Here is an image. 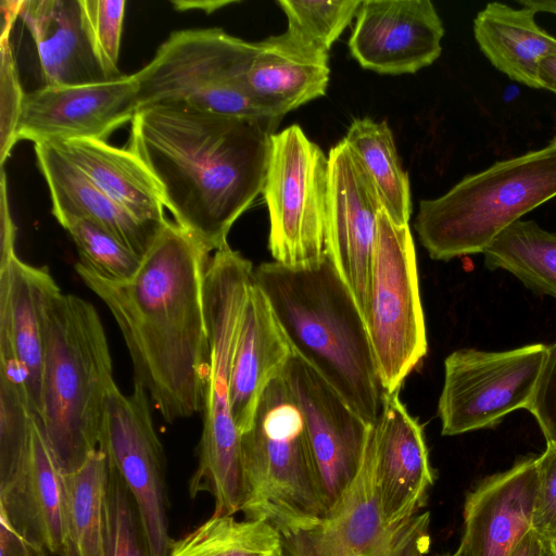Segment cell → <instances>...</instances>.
I'll list each match as a JSON object with an SVG mask.
<instances>
[{
  "label": "cell",
  "mask_w": 556,
  "mask_h": 556,
  "mask_svg": "<svg viewBox=\"0 0 556 556\" xmlns=\"http://www.w3.org/2000/svg\"><path fill=\"white\" fill-rule=\"evenodd\" d=\"M255 51L256 42L220 28L174 31L153 59L135 73L138 110L162 102H185L260 122L275 132L281 119L255 100L244 81Z\"/></svg>",
  "instance_id": "obj_8"
},
{
  "label": "cell",
  "mask_w": 556,
  "mask_h": 556,
  "mask_svg": "<svg viewBox=\"0 0 556 556\" xmlns=\"http://www.w3.org/2000/svg\"><path fill=\"white\" fill-rule=\"evenodd\" d=\"M365 321L382 386L387 394L399 392L427 354L428 343L410 228L395 224L383 207Z\"/></svg>",
  "instance_id": "obj_9"
},
{
  "label": "cell",
  "mask_w": 556,
  "mask_h": 556,
  "mask_svg": "<svg viewBox=\"0 0 556 556\" xmlns=\"http://www.w3.org/2000/svg\"><path fill=\"white\" fill-rule=\"evenodd\" d=\"M517 3L536 13L545 12L556 15V0H518Z\"/></svg>",
  "instance_id": "obj_45"
},
{
  "label": "cell",
  "mask_w": 556,
  "mask_h": 556,
  "mask_svg": "<svg viewBox=\"0 0 556 556\" xmlns=\"http://www.w3.org/2000/svg\"><path fill=\"white\" fill-rule=\"evenodd\" d=\"M109 460L96 450L76 470L63 473L64 547L60 556H98Z\"/></svg>",
  "instance_id": "obj_28"
},
{
  "label": "cell",
  "mask_w": 556,
  "mask_h": 556,
  "mask_svg": "<svg viewBox=\"0 0 556 556\" xmlns=\"http://www.w3.org/2000/svg\"><path fill=\"white\" fill-rule=\"evenodd\" d=\"M236 1L231 0H176L173 1V5L176 8V10L179 11H187V10H201L205 13H212L225 5L231 4Z\"/></svg>",
  "instance_id": "obj_43"
},
{
  "label": "cell",
  "mask_w": 556,
  "mask_h": 556,
  "mask_svg": "<svg viewBox=\"0 0 556 556\" xmlns=\"http://www.w3.org/2000/svg\"><path fill=\"white\" fill-rule=\"evenodd\" d=\"M542 89L556 93V55L544 59L539 68Z\"/></svg>",
  "instance_id": "obj_44"
},
{
  "label": "cell",
  "mask_w": 556,
  "mask_h": 556,
  "mask_svg": "<svg viewBox=\"0 0 556 556\" xmlns=\"http://www.w3.org/2000/svg\"><path fill=\"white\" fill-rule=\"evenodd\" d=\"M18 17L35 41L43 86L99 84L124 76L101 59L83 0H22Z\"/></svg>",
  "instance_id": "obj_22"
},
{
  "label": "cell",
  "mask_w": 556,
  "mask_h": 556,
  "mask_svg": "<svg viewBox=\"0 0 556 556\" xmlns=\"http://www.w3.org/2000/svg\"><path fill=\"white\" fill-rule=\"evenodd\" d=\"M435 556H452V554L435 555Z\"/></svg>",
  "instance_id": "obj_47"
},
{
  "label": "cell",
  "mask_w": 556,
  "mask_h": 556,
  "mask_svg": "<svg viewBox=\"0 0 556 556\" xmlns=\"http://www.w3.org/2000/svg\"><path fill=\"white\" fill-rule=\"evenodd\" d=\"M0 50V163L3 167L4 161L17 142L16 128L25 93L20 84L16 63L10 45V35L1 36Z\"/></svg>",
  "instance_id": "obj_37"
},
{
  "label": "cell",
  "mask_w": 556,
  "mask_h": 556,
  "mask_svg": "<svg viewBox=\"0 0 556 556\" xmlns=\"http://www.w3.org/2000/svg\"><path fill=\"white\" fill-rule=\"evenodd\" d=\"M482 254L486 268L505 270L532 292L556 299V233L520 219Z\"/></svg>",
  "instance_id": "obj_30"
},
{
  "label": "cell",
  "mask_w": 556,
  "mask_h": 556,
  "mask_svg": "<svg viewBox=\"0 0 556 556\" xmlns=\"http://www.w3.org/2000/svg\"><path fill=\"white\" fill-rule=\"evenodd\" d=\"M38 166L52 202V213L62 226L77 218L92 220L130 250L144 256L163 227L144 224L99 189L52 142L35 143Z\"/></svg>",
  "instance_id": "obj_25"
},
{
  "label": "cell",
  "mask_w": 556,
  "mask_h": 556,
  "mask_svg": "<svg viewBox=\"0 0 556 556\" xmlns=\"http://www.w3.org/2000/svg\"><path fill=\"white\" fill-rule=\"evenodd\" d=\"M328 160L327 255L366 319L382 204L366 169L344 139L330 149Z\"/></svg>",
  "instance_id": "obj_15"
},
{
  "label": "cell",
  "mask_w": 556,
  "mask_h": 556,
  "mask_svg": "<svg viewBox=\"0 0 556 556\" xmlns=\"http://www.w3.org/2000/svg\"><path fill=\"white\" fill-rule=\"evenodd\" d=\"M59 286L47 267L16 254L0 262V356L15 361L33 415H41L45 313Z\"/></svg>",
  "instance_id": "obj_21"
},
{
  "label": "cell",
  "mask_w": 556,
  "mask_h": 556,
  "mask_svg": "<svg viewBox=\"0 0 556 556\" xmlns=\"http://www.w3.org/2000/svg\"><path fill=\"white\" fill-rule=\"evenodd\" d=\"M329 160L302 128L270 137L263 197L269 213L268 249L275 262L302 267L327 256Z\"/></svg>",
  "instance_id": "obj_10"
},
{
  "label": "cell",
  "mask_w": 556,
  "mask_h": 556,
  "mask_svg": "<svg viewBox=\"0 0 556 556\" xmlns=\"http://www.w3.org/2000/svg\"><path fill=\"white\" fill-rule=\"evenodd\" d=\"M281 540L282 556H429L430 513L399 522L384 518L367 441L361 471L339 503L324 518L281 533Z\"/></svg>",
  "instance_id": "obj_11"
},
{
  "label": "cell",
  "mask_w": 556,
  "mask_h": 556,
  "mask_svg": "<svg viewBox=\"0 0 556 556\" xmlns=\"http://www.w3.org/2000/svg\"><path fill=\"white\" fill-rule=\"evenodd\" d=\"M526 409L534 416L546 444L556 445V341L547 345L534 392Z\"/></svg>",
  "instance_id": "obj_39"
},
{
  "label": "cell",
  "mask_w": 556,
  "mask_h": 556,
  "mask_svg": "<svg viewBox=\"0 0 556 556\" xmlns=\"http://www.w3.org/2000/svg\"><path fill=\"white\" fill-rule=\"evenodd\" d=\"M34 417L22 378L14 371L0 369V480L23 455Z\"/></svg>",
  "instance_id": "obj_35"
},
{
  "label": "cell",
  "mask_w": 556,
  "mask_h": 556,
  "mask_svg": "<svg viewBox=\"0 0 556 556\" xmlns=\"http://www.w3.org/2000/svg\"><path fill=\"white\" fill-rule=\"evenodd\" d=\"M211 254L168 219L126 281L102 279L75 264L122 332L134 383L144 388L169 424L203 409L210 364L203 289Z\"/></svg>",
  "instance_id": "obj_1"
},
{
  "label": "cell",
  "mask_w": 556,
  "mask_h": 556,
  "mask_svg": "<svg viewBox=\"0 0 556 556\" xmlns=\"http://www.w3.org/2000/svg\"><path fill=\"white\" fill-rule=\"evenodd\" d=\"M554 198L556 138L464 177L439 198L420 201L415 230L433 260L479 254L506 228Z\"/></svg>",
  "instance_id": "obj_6"
},
{
  "label": "cell",
  "mask_w": 556,
  "mask_h": 556,
  "mask_svg": "<svg viewBox=\"0 0 556 556\" xmlns=\"http://www.w3.org/2000/svg\"><path fill=\"white\" fill-rule=\"evenodd\" d=\"M87 23L94 46L105 63L115 74L123 75L117 68L125 0H83Z\"/></svg>",
  "instance_id": "obj_36"
},
{
  "label": "cell",
  "mask_w": 556,
  "mask_h": 556,
  "mask_svg": "<svg viewBox=\"0 0 556 556\" xmlns=\"http://www.w3.org/2000/svg\"><path fill=\"white\" fill-rule=\"evenodd\" d=\"M282 376L304 418L320 493L329 511L361 471L370 425L296 354L288 361Z\"/></svg>",
  "instance_id": "obj_14"
},
{
  "label": "cell",
  "mask_w": 556,
  "mask_h": 556,
  "mask_svg": "<svg viewBox=\"0 0 556 556\" xmlns=\"http://www.w3.org/2000/svg\"><path fill=\"white\" fill-rule=\"evenodd\" d=\"M150 402L140 384L134 383L130 394L115 386L106 400L98 448L132 494L152 556H167L172 539L166 464Z\"/></svg>",
  "instance_id": "obj_13"
},
{
  "label": "cell",
  "mask_w": 556,
  "mask_h": 556,
  "mask_svg": "<svg viewBox=\"0 0 556 556\" xmlns=\"http://www.w3.org/2000/svg\"><path fill=\"white\" fill-rule=\"evenodd\" d=\"M135 74L106 83L47 87L25 93L16 140H105L138 111Z\"/></svg>",
  "instance_id": "obj_16"
},
{
  "label": "cell",
  "mask_w": 556,
  "mask_h": 556,
  "mask_svg": "<svg viewBox=\"0 0 556 556\" xmlns=\"http://www.w3.org/2000/svg\"><path fill=\"white\" fill-rule=\"evenodd\" d=\"M536 457L481 480L466 496L463 533L452 556H509L532 530Z\"/></svg>",
  "instance_id": "obj_19"
},
{
  "label": "cell",
  "mask_w": 556,
  "mask_h": 556,
  "mask_svg": "<svg viewBox=\"0 0 556 556\" xmlns=\"http://www.w3.org/2000/svg\"><path fill=\"white\" fill-rule=\"evenodd\" d=\"M240 444L245 519L283 533L327 515L304 418L282 374L265 388Z\"/></svg>",
  "instance_id": "obj_7"
},
{
  "label": "cell",
  "mask_w": 556,
  "mask_h": 556,
  "mask_svg": "<svg viewBox=\"0 0 556 556\" xmlns=\"http://www.w3.org/2000/svg\"><path fill=\"white\" fill-rule=\"evenodd\" d=\"M536 477L532 530L544 540L556 541V445L546 444L536 456Z\"/></svg>",
  "instance_id": "obj_38"
},
{
  "label": "cell",
  "mask_w": 556,
  "mask_h": 556,
  "mask_svg": "<svg viewBox=\"0 0 556 556\" xmlns=\"http://www.w3.org/2000/svg\"><path fill=\"white\" fill-rule=\"evenodd\" d=\"M0 224H1V257L0 262H4L13 256L15 253L14 243H15V225L12 220L10 210H9V201H8V192H7V177L4 169H1V181H0Z\"/></svg>",
  "instance_id": "obj_40"
},
{
  "label": "cell",
  "mask_w": 556,
  "mask_h": 556,
  "mask_svg": "<svg viewBox=\"0 0 556 556\" xmlns=\"http://www.w3.org/2000/svg\"><path fill=\"white\" fill-rule=\"evenodd\" d=\"M253 270L252 263L226 243L211 254L204 276L210 364L199 460L189 481V494L195 497L202 492L210 493L214 498V515L241 511L245 496L241 434L231 414L230 379Z\"/></svg>",
  "instance_id": "obj_5"
},
{
  "label": "cell",
  "mask_w": 556,
  "mask_h": 556,
  "mask_svg": "<svg viewBox=\"0 0 556 556\" xmlns=\"http://www.w3.org/2000/svg\"><path fill=\"white\" fill-rule=\"evenodd\" d=\"M273 134L252 119L162 102L136 112L126 148L152 174L174 222L213 253L262 193Z\"/></svg>",
  "instance_id": "obj_2"
},
{
  "label": "cell",
  "mask_w": 556,
  "mask_h": 556,
  "mask_svg": "<svg viewBox=\"0 0 556 556\" xmlns=\"http://www.w3.org/2000/svg\"><path fill=\"white\" fill-rule=\"evenodd\" d=\"M62 227L77 248L78 263L100 278L122 282L132 278L139 270L143 257L99 224L77 218L66 222Z\"/></svg>",
  "instance_id": "obj_33"
},
{
  "label": "cell",
  "mask_w": 556,
  "mask_h": 556,
  "mask_svg": "<svg viewBox=\"0 0 556 556\" xmlns=\"http://www.w3.org/2000/svg\"><path fill=\"white\" fill-rule=\"evenodd\" d=\"M52 143L135 218L159 228L167 223L165 205L152 174L129 149L98 139Z\"/></svg>",
  "instance_id": "obj_26"
},
{
  "label": "cell",
  "mask_w": 556,
  "mask_h": 556,
  "mask_svg": "<svg viewBox=\"0 0 556 556\" xmlns=\"http://www.w3.org/2000/svg\"><path fill=\"white\" fill-rule=\"evenodd\" d=\"M253 279L293 353L371 426L388 394L366 321L329 256L302 267L262 263L254 268Z\"/></svg>",
  "instance_id": "obj_3"
},
{
  "label": "cell",
  "mask_w": 556,
  "mask_h": 556,
  "mask_svg": "<svg viewBox=\"0 0 556 556\" xmlns=\"http://www.w3.org/2000/svg\"><path fill=\"white\" fill-rule=\"evenodd\" d=\"M0 518L46 554H62L63 472L36 417L23 455L12 471L0 480Z\"/></svg>",
  "instance_id": "obj_20"
},
{
  "label": "cell",
  "mask_w": 556,
  "mask_h": 556,
  "mask_svg": "<svg viewBox=\"0 0 556 556\" xmlns=\"http://www.w3.org/2000/svg\"><path fill=\"white\" fill-rule=\"evenodd\" d=\"M543 539L530 530L516 545L509 556H541Z\"/></svg>",
  "instance_id": "obj_42"
},
{
  "label": "cell",
  "mask_w": 556,
  "mask_h": 556,
  "mask_svg": "<svg viewBox=\"0 0 556 556\" xmlns=\"http://www.w3.org/2000/svg\"><path fill=\"white\" fill-rule=\"evenodd\" d=\"M541 556H556V541L543 540V549Z\"/></svg>",
  "instance_id": "obj_46"
},
{
  "label": "cell",
  "mask_w": 556,
  "mask_h": 556,
  "mask_svg": "<svg viewBox=\"0 0 556 556\" xmlns=\"http://www.w3.org/2000/svg\"><path fill=\"white\" fill-rule=\"evenodd\" d=\"M546 351L547 345L533 343L506 351L452 352L444 361L438 402L441 433L494 428L508 414L527 408Z\"/></svg>",
  "instance_id": "obj_12"
},
{
  "label": "cell",
  "mask_w": 556,
  "mask_h": 556,
  "mask_svg": "<svg viewBox=\"0 0 556 556\" xmlns=\"http://www.w3.org/2000/svg\"><path fill=\"white\" fill-rule=\"evenodd\" d=\"M115 386L97 309L59 288L45 313L39 422L63 473L79 468L98 450L106 400Z\"/></svg>",
  "instance_id": "obj_4"
},
{
  "label": "cell",
  "mask_w": 556,
  "mask_h": 556,
  "mask_svg": "<svg viewBox=\"0 0 556 556\" xmlns=\"http://www.w3.org/2000/svg\"><path fill=\"white\" fill-rule=\"evenodd\" d=\"M0 556H49L35 547L0 518Z\"/></svg>",
  "instance_id": "obj_41"
},
{
  "label": "cell",
  "mask_w": 556,
  "mask_h": 556,
  "mask_svg": "<svg viewBox=\"0 0 556 556\" xmlns=\"http://www.w3.org/2000/svg\"><path fill=\"white\" fill-rule=\"evenodd\" d=\"M328 51L287 30L256 42L245 73L250 93L279 119L323 97L329 84Z\"/></svg>",
  "instance_id": "obj_24"
},
{
  "label": "cell",
  "mask_w": 556,
  "mask_h": 556,
  "mask_svg": "<svg viewBox=\"0 0 556 556\" xmlns=\"http://www.w3.org/2000/svg\"><path fill=\"white\" fill-rule=\"evenodd\" d=\"M362 1L278 0L288 29L308 43L328 51L355 17Z\"/></svg>",
  "instance_id": "obj_34"
},
{
  "label": "cell",
  "mask_w": 556,
  "mask_h": 556,
  "mask_svg": "<svg viewBox=\"0 0 556 556\" xmlns=\"http://www.w3.org/2000/svg\"><path fill=\"white\" fill-rule=\"evenodd\" d=\"M368 443L384 518L399 522L419 513L435 477L422 427L399 392L388 394L381 414L370 426Z\"/></svg>",
  "instance_id": "obj_18"
},
{
  "label": "cell",
  "mask_w": 556,
  "mask_h": 556,
  "mask_svg": "<svg viewBox=\"0 0 556 556\" xmlns=\"http://www.w3.org/2000/svg\"><path fill=\"white\" fill-rule=\"evenodd\" d=\"M292 354L266 295L253 279L242 313L230 379L231 414L240 434L251 427L262 393L282 374Z\"/></svg>",
  "instance_id": "obj_23"
},
{
  "label": "cell",
  "mask_w": 556,
  "mask_h": 556,
  "mask_svg": "<svg viewBox=\"0 0 556 556\" xmlns=\"http://www.w3.org/2000/svg\"><path fill=\"white\" fill-rule=\"evenodd\" d=\"M167 556H282L281 533L265 520L212 515L192 531L170 540Z\"/></svg>",
  "instance_id": "obj_31"
},
{
  "label": "cell",
  "mask_w": 556,
  "mask_h": 556,
  "mask_svg": "<svg viewBox=\"0 0 556 556\" xmlns=\"http://www.w3.org/2000/svg\"><path fill=\"white\" fill-rule=\"evenodd\" d=\"M98 556H152L135 498L110 464Z\"/></svg>",
  "instance_id": "obj_32"
},
{
  "label": "cell",
  "mask_w": 556,
  "mask_h": 556,
  "mask_svg": "<svg viewBox=\"0 0 556 556\" xmlns=\"http://www.w3.org/2000/svg\"><path fill=\"white\" fill-rule=\"evenodd\" d=\"M443 36V23L429 0H365L349 49L366 70L412 74L440 56Z\"/></svg>",
  "instance_id": "obj_17"
},
{
  "label": "cell",
  "mask_w": 556,
  "mask_h": 556,
  "mask_svg": "<svg viewBox=\"0 0 556 556\" xmlns=\"http://www.w3.org/2000/svg\"><path fill=\"white\" fill-rule=\"evenodd\" d=\"M535 14L525 7L490 2L473 20V36L497 71L526 87L542 89L540 64L556 55V37L539 26Z\"/></svg>",
  "instance_id": "obj_27"
},
{
  "label": "cell",
  "mask_w": 556,
  "mask_h": 556,
  "mask_svg": "<svg viewBox=\"0 0 556 556\" xmlns=\"http://www.w3.org/2000/svg\"><path fill=\"white\" fill-rule=\"evenodd\" d=\"M343 139L366 169L390 218L399 225L408 224L409 179L402 168L388 123L368 117L354 119Z\"/></svg>",
  "instance_id": "obj_29"
}]
</instances>
